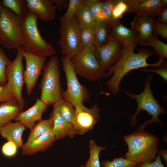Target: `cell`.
<instances>
[{
  "label": "cell",
  "mask_w": 167,
  "mask_h": 167,
  "mask_svg": "<svg viewBox=\"0 0 167 167\" xmlns=\"http://www.w3.org/2000/svg\"><path fill=\"white\" fill-rule=\"evenodd\" d=\"M49 106L37 98L32 106L25 111H21L14 120L21 122L30 130L37 122L42 119L43 113L46 112Z\"/></svg>",
  "instance_id": "cell-15"
},
{
  "label": "cell",
  "mask_w": 167,
  "mask_h": 167,
  "mask_svg": "<svg viewBox=\"0 0 167 167\" xmlns=\"http://www.w3.org/2000/svg\"><path fill=\"white\" fill-rule=\"evenodd\" d=\"M137 167H167L162 163L161 156L157 153L155 160L151 162L145 163L137 165Z\"/></svg>",
  "instance_id": "cell-41"
},
{
  "label": "cell",
  "mask_w": 167,
  "mask_h": 167,
  "mask_svg": "<svg viewBox=\"0 0 167 167\" xmlns=\"http://www.w3.org/2000/svg\"><path fill=\"white\" fill-rule=\"evenodd\" d=\"M152 33L156 37L159 36L167 39V24L156 19L153 26Z\"/></svg>",
  "instance_id": "cell-37"
},
{
  "label": "cell",
  "mask_w": 167,
  "mask_h": 167,
  "mask_svg": "<svg viewBox=\"0 0 167 167\" xmlns=\"http://www.w3.org/2000/svg\"><path fill=\"white\" fill-rule=\"evenodd\" d=\"M149 46L153 48L154 53L159 59L165 60L167 58V44L161 41L153 34L149 41Z\"/></svg>",
  "instance_id": "cell-29"
},
{
  "label": "cell",
  "mask_w": 167,
  "mask_h": 167,
  "mask_svg": "<svg viewBox=\"0 0 167 167\" xmlns=\"http://www.w3.org/2000/svg\"><path fill=\"white\" fill-rule=\"evenodd\" d=\"M60 37L58 42L62 54L71 60L83 48L80 37V28L75 16L70 20L60 18Z\"/></svg>",
  "instance_id": "cell-7"
},
{
  "label": "cell",
  "mask_w": 167,
  "mask_h": 167,
  "mask_svg": "<svg viewBox=\"0 0 167 167\" xmlns=\"http://www.w3.org/2000/svg\"><path fill=\"white\" fill-rule=\"evenodd\" d=\"M2 3L4 7L23 19L29 11L25 0H3Z\"/></svg>",
  "instance_id": "cell-28"
},
{
  "label": "cell",
  "mask_w": 167,
  "mask_h": 167,
  "mask_svg": "<svg viewBox=\"0 0 167 167\" xmlns=\"http://www.w3.org/2000/svg\"><path fill=\"white\" fill-rule=\"evenodd\" d=\"M53 4H55L57 10L62 11L67 8L69 1L67 0H51Z\"/></svg>",
  "instance_id": "cell-43"
},
{
  "label": "cell",
  "mask_w": 167,
  "mask_h": 167,
  "mask_svg": "<svg viewBox=\"0 0 167 167\" xmlns=\"http://www.w3.org/2000/svg\"><path fill=\"white\" fill-rule=\"evenodd\" d=\"M96 0H83V5L90 7Z\"/></svg>",
  "instance_id": "cell-45"
},
{
  "label": "cell",
  "mask_w": 167,
  "mask_h": 167,
  "mask_svg": "<svg viewBox=\"0 0 167 167\" xmlns=\"http://www.w3.org/2000/svg\"><path fill=\"white\" fill-rule=\"evenodd\" d=\"M13 97H14V93L8 83L4 86H0V104Z\"/></svg>",
  "instance_id": "cell-39"
},
{
  "label": "cell",
  "mask_w": 167,
  "mask_h": 167,
  "mask_svg": "<svg viewBox=\"0 0 167 167\" xmlns=\"http://www.w3.org/2000/svg\"><path fill=\"white\" fill-rule=\"evenodd\" d=\"M135 47H127L123 45L122 56L114 65L112 66L106 74L105 79L111 76L105 83L111 93L115 96L118 94L121 88L120 82L128 72L135 69L148 67H156L159 66L165 60L159 59L155 63L149 64L147 59L153 54V51L149 49H140L136 53L134 52Z\"/></svg>",
  "instance_id": "cell-1"
},
{
  "label": "cell",
  "mask_w": 167,
  "mask_h": 167,
  "mask_svg": "<svg viewBox=\"0 0 167 167\" xmlns=\"http://www.w3.org/2000/svg\"><path fill=\"white\" fill-rule=\"evenodd\" d=\"M153 76V74H150L146 77L144 81L143 90L140 94H131L120 89L127 96L134 99L137 103V110L130 118L131 126L134 127L135 126L137 117L142 110L147 111L148 115L152 116L151 119L145 121L137 129H143L146 125L152 122H156L161 126H164L161 121L159 119V116L161 114H167V111L165 108L161 106L152 93L150 84Z\"/></svg>",
  "instance_id": "cell-3"
},
{
  "label": "cell",
  "mask_w": 167,
  "mask_h": 167,
  "mask_svg": "<svg viewBox=\"0 0 167 167\" xmlns=\"http://www.w3.org/2000/svg\"><path fill=\"white\" fill-rule=\"evenodd\" d=\"M128 151L124 157L137 164L151 162L155 159L159 148V138L143 129H137L123 136Z\"/></svg>",
  "instance_id": "cell-2"
},
{
  "label": "cell",
  "mask_w": 167,
  "mask_h": 167,
  "mask_svg": "<svg viewBox=\"0 0 167 167\" xmlns=\"http://www.w3.org/2000/svg\"><path fill=\"white\" fill-rule=\"evenodd\" d=\"M63 69L67 82V89L62 93V99L75 107L85 108L83 103L89 101L90 94L86 87L79 82L73 69L71 60L65 56L61 58Z\"/></svg>",
  "instance_id": "cell-8"
},
{
  "label": "cell",
  "mask_w": 167,
  "mask_h": 167,
  "mask_svg": "<svg viewBox=\"0 0 167 167\" xmlns=\"http://www.w3.org/2000/svg\"><path fill=\"white\" fill-rule=\"evenodd\" d=\"M156 20L167 24V6H164L161 9L157 15Z\"/></svg>",
  "instance_id": "cell-42"
},
{
  "label": "cell",
  "mask_w": 167,
  "mask_h": 167,
  "mask_svg": "<svg viewBox=\"0 0 167 167\" xmlns=\"http://www.w3.org/2000/svg\"><path fill=\"white\" fill-rule=\"evenodd\" d=\"M17 50V54L14 60L6 66V75L7 83L11 88L14 97L22 110L25 105L22 94V88L24 84L23 78L24 70L22 61L25 52L21 46Z\"/></svg>",
  "instance_id": "cell-10"
},
{
  "label": "cell",
  "mask_w": 167,
  "mask_h": 167,
  "mask_svg": "<svg viewBox=\"0 0 167 167\" xmlns=\"http://www.w3.org/2000/svg\"><path fill=\"white\" fill-rule=\"evenodd\" d=\"M53 118L52 130L56 140L63 139L68 136L72 138L79 133L74 124L62 118L53 110L50 114Z\"/></svg>",
  "instance_id": "cell-20"
},
{
  "label": "cell",
  "mask_w": 167,
  "mask_h": 167,
  "mask_svg": "<svg viewBox=\"0 0 167 167\" xmlns=\"http://www.w3.org/2000/svg\"><path fill=\"white\" fill-rule=\"evenodd\" d=\"M102 2L96 0L90 7V10L96 21L104 20L102 15Z\"/></svg>",
  "instance_id": "cell-40"
},
{
  "label": "cell",
  "mask_w": 167,
  "mask_h": 167,
  "mask_svg": "<svg viewBox=\"0 0 167 167\" xmlns=\"http://www.w3.org/2000/svg\"><path fill=\"white\" fill-rule=\"evenodd\" d=\"M11 61L0 47V86H4L7 83L6 68L7 65Z\"/></svg>",
  "instance_id": "cell-32"
},
{
  "label": "cell",
  "mask_w": 167,
  "mask_h": 167,
  "mask_svg": "<svg viewBox=\"0 0 167 167\" xmlns=\"http://www.w3.org/2000/svg\"><path fill=\"white\" fill-rule=\"evenodd\" d=\"M18 148L14 142L7 141L4 143L1 148V152L5 156L11 158L15 156L16 154Z\"/></svg>",
  "instance_id": "cell-36"
},
{
  "label": "cell",
  "mask_w": 167,
  "mask_h": 167,
  "mask_svg": "<svg viewBox=\"0 0 167 167\" xmlns=\"http://www.w3.org/2000/svg\"><path fill=\"white\" fill-rule=\"evenodd\" d=\"M75 17L80 28L85 26L92 28L96 21L90 12V7L84 5L78 9Z\"/></svg>",
  "instance_id": "cell-26"
},
{
  "label": "cell",
  "mask_w": 167,
  "mask_h": 167,
  "mask_svg": "<svg viewBox=\"0 0 167 167\" xmlns=\"http://www.w3.org/2000/svg\"><path fill=\"white\" fill-rule=\"evenodd\" d=\"M25 128V126L19 122L11 121L2 128L0 135L7 141L14 142L18 148H21L24 144L22 135Z\"/></svg>",
  "instance_id": "cell-21"
},
{
  "label": "cell",
  "mask_w": 167,
  "mask_h": 167,
  "mask_svg": "<svg viewBox=\"0 0 167 167\" xmlns=\"http://www.w3.org/2000/svg\"><path fill=\"white\" fill-rule=\"evenodd\" d=\"M161 156L165 162L166 166H167V149H162L161 150H159L158 152Z\"/></svg>",
  "instance_id": "cell-44"
},
{
  "label": "cell",
  "mask_w": 167,
  "mask_h": 167,
  "mask_svg": "<svg viewBox=\"0 0 167 167\" xmlns=\"http://www.w3.org/2000/svg\"><path fill=\"white\" fill-rule=\"evenodd\" d=\"M25 1L29 11L34 13L38 19L50 22L55 19L57 8L51 0H26Z\"/></svg>",
  "instance_id": "cell-18"
},
{
  "label": "cell",
  "mask_w": 167,
  "mask_h": 167,
  "mask_svg": "<svg viewBox=\"0 0 167 167\" xmlns=\"http://www.w3.org/2000/svg\"><path fill=\"white\" fill-rule=\"evenodd\" d=\"M56 139L52 129L21 148L23 155L32 156L39 152H45L54 144Z\"/></svg>",
  "instance_id": "cell-19"
},
{
  "label": "cell",
  "mask_w": 167,
  "mask_h": 167,
  "mask_svg": "<svg viewBox=\"0 0 167 167\" xmlns=\"http://www.w3.org/2000/svg\"><path fill=\"white\" fill-rule=\"evenodd\" d=\"M95 41V48L101 46L110 40V23L105 20L96 21L92 28Z\"/></svg>",
  "instance_id": "cell-23"
},
{
  "label": "cell",
  "mask_w": 167,
  "mask_h": 167,
  "mask_svg": "<svg viewBox=\"0 0 167 167\" xmlns=\"http://www.w3.org/2000/svg\"><path fill=\"white\" fill-rule=\"evenodd\" d=\"M60 63L58 57H50L43 67L39 88L40 99L45 104L50 105L62 98V89L61 82Z\"/></svg>",
  "instance_id": "cell-5"
},
{
  "label": "cell",
  "mask_w": 167,
  "mask_h": 167,
  "mask_svg": "<svg viewBox=\"0 0 167 167\" xmlns=\"http://www.w3.org/2000/svg\"><path fill=\"white\" fill-rule=\"evenodd\" d=\"M89 157L87 160L85 167H101L99 154L100 152L107 148L106 147L98 145L93 139L89 142Z\"/></svg>",
  "instance_id": "cell-27"
},
{
  "label": "cell",
  "mask_w": 167,
  "mask_h": 167,
  "mask_svg": "<svg viewBox=\"0 0 167 167\" xmlns=\"http://www.w3.org/2000/svg\"><path fill=\"white\" fill-rule=\"evenodd\" d=\"M66 12L62 17L66 20H70L75 16L78 9L83 5V0H69Z\"/></svg>",
  "instance_id": "cell-34"
},
{
  "label": "cell",
  "mask_w": 167,
  "mask_h": 167,
  "mask_svg": "<svg viewBox=\"0 0 167 167\" xmlns=\"http://www.w3.org/2000/svg\"><path fill=\"white\" fill-rule=\"evenodd\" d=\"M80 37L83 47L95 48V41L92 28L85 26L80 28Z\"/></svg>",
  "instance_id": "cell-31"
},
{
  "label": "cell",
  "mask_w": 167,
  "mask_h": 167,
  "mask_svg": "<svg viewBox=\"0 0 167 167\" xmlns=\"http://www.w3.org/2000/svg\"><path fill=\"white\" fill-rule=\"evenodd\" d=\"M95 49L83 47L71 60L76 75L92 82L105 79L106 74L96 58Z\"/></svg>",
  "instance_id": "cell-9"
},
{
  "label": "cell",
  "mask_w": 167,
  "mask_h": 167,
  "mask_svg": "<svg viewBox=\"0 0 167 167\" xmlns=\"http://www.w3.org/2000/svg\"><path fill=\"white\" fill-rule=\"evenodd\" d=\"M53 118L50 115L47 119H41L37 122L34 126L30 130L27 140L24 144H27L34 139L45 134L52 128Z\"/></svg>",
  "instance_id": "cell-25"
},
{
  "label": "cell",
  "mask_w": 167,
  "mask_h": 167,
  "mask_svg": "<svg viewBox=\"0 0 167 167\" xmlns=\"http://www.w3.org/2000/svg\"><path fill=\"white\" fill-rule=\"evenodd\" d=\"M24 58L26 68L23 72L24 83L25 84L27 94L32 93L46 61L45 58L31 53L25 52Z\"/></svg>",
  "instance_id": "cell-11"
},
{
  "label": "cell",
  "mask_w": 167,
  "mask_h": 167,
  "mask_svg": "<svg viewBox=\"0 0 167 167\" xmlns=\"http://www.w3.org/2000/svg\"><path fill=\"white\" fill-rule=\"evenodd\" d=\"M118 0H105L102 2V15L104 20L110 22L113 21L112 12Z\"/></svg>",
  "instance_id": "cell-33"
},
{
  "label": "cell",
  "mask_w": 167,
  "mask_h": 167,
  "mask_svg": "<svg viewBox=\"0 0 167 167\" xmlns=\"http://www.w3.org/2000/svg\"><path fill=\"white\" fill-rule=\"evenodd\" d=\"M52 105L53 110L65 120L73 124L75 111L72 104L62 98Z\"/></svg>",
  "instance_id": "cell-24"
},
{
  "label": "cell",
  "mask_w": 167,
  "mask_h": 167,
  "mask_svg": "<svg viewBox=\"0 0 167 167\" xmlns=\"http://www.w3.org/2000/svg\"><path fill=\"white\" fill-rule=\"evenodd\" d=\"M141 71L145 72L154 73L159 75L165 82H167V62L164 61L155 69H140Z\"/></svg>",
  "instance_id": "cell-38"
},
{
  "label": "cell",
  "mask_w": 167,
  "mask_h": 167,
  "mask_svg": "<svg viewBox=\"0 0 167 167\" xmlns=\"http://www.w3.org/2000/svg\"><path fill=\"white\" fill-rule=\"evenodd\" d=\"M100 164L101 167H137V165L134 161L122 157L114 158L112 161L103 160Z\"/></svg>",
  "instance_id": "cell-30"
},
{
  "label": "cell",
  "mask_w": 167,
  "mask_h": 167,
  "mask_svg": "<svg viewBox=\"0 0 167 167\" xmlns=\"http://www.w3.org/2000/svg\"><path fill=\"white\" fill-rule=\"evenodd\" d=\"M23 19L0 2V43L3 46L17 50L21 46Z\"/></svg>",
  "instance_id": "cell-6"
},
{
  "label": "cell",
  "mask_w": 167,
  "mask_h": 167,
  "mask_svg": "<svg viewBox=\"0 0 167 167\" xmlns=\"http://www.w3.org/2000/svg\"><path fill=\"white\" fill-rule=\"evenodd\" d=\"M123 44L119 42L110 40L100 47L95 48V56L101 67L108 71L120 59L122 54Z\"/></svg>",
  "instance_id": "cell-12"
},
{
  "label": "cell",
  "mask_w": 167,
  "mask_h": 167,
  "mask_svg": "<svg viewBox=\"0 0 167 167\" xmlns=\"http://www.w3.org/2000/svg\"><path fill=\"white\" fill-rule=\"evenodd\" d=\"M156 19L147 17L135 15L131 23V29L138 34L137 41L141 45L148 46Z\"/></svg>",
  "instance_id": "cell-17"
},
{
  "label": "cell",
  "mask_w": 167,
  "mask_h": 167,
  "mask_svg": "<svg viewBox=\"0 0 167 167\" xmlns=\"http://www.w3.org/2000/svg\"><path fill=\"white\" fill-rule=\"evenodd\" d=\"M22 110L15 97L0 104V131L5 125L14 120Z\"/></svg>",
  "instance_id": "cell-22"
},
{
  "label": "cell",
  "mask_w": 167,
  "mask_h": 167,
  "mask_svg": "<svg viewBox=\"0 0 167 167\" xmlns=\"http://www.w3.org/2000/svg\"><path fill=\"white\" fill-rule=\"evenodd\" d=\"M128 6L126 12L152 18L156 16L164 6L162 0H124Z\"/></svg>",
  "instance_id": "cell-14"
},
{
  "label": "cell",
  "mask_w": 167,
  "mask_h": 167,
  "mask_svg": "<svg viewBox=\"0 0 167 167\" xmlns=\"http://www.w3.org/2000/svg\"><path fill=\"white\" fill-rule=\"evenodd\" d=\"M127 5L124 0H118L112 12V15L113 21H120L124 14L127 12Z\"/></svg>",
  "instance_id": "cell-35"
},
{
  "label": "cell",
  "mask_w": 167,
  "mask_h": 167,
  "mask_svg": "<svg viewBox=\"0 0 167 167\" xmlns=\"http://www.w3.org/2000/svg\"></svg>",
  "instance_id": "cell-48"
},
{
  "label": "cell",
  "mask_w": 167,
  "mask_h": 167,
  "mask_svg": "<svg viewBox=\"0 0 167 167\" xmlns=\"http://www.w3.org/2000/svg\"><path fill=\"white\" fill-rule=\"evenodd\" d=\"M101 109L97 102L90 108L75 107V118L73 124L80 135L92 130L100 118Z\"/></svg>",
  "instance_id": "cell-13"
},
{
  "label": "cell",
  "mask_w": 167,
  "mask_h": 167,
  "mask_svg": "<svg viewBox=\"0 0 167 167\" xmlns=\"http://www.w3.org/2000/svg\"><path fill=\"white\" fill-rule=\"evenodd\" d=\"M163 5L164 6H167V0H162Z\"/></svg>",
  "instance_id": "cell-46"
},
{
  "label": "cell",
  "mask_w": 167,
  "mask_h": 167,
  "mask_svg": "<svg viewBox=\"0 0 167 167\" xmlns=\"http://www.w3.org/2000/svg\"><path fill=\"white\" fill-rule=\"evenodd\" d=\"M80 167H85V165H82L80 166Z\"/></svg>",
  "instance_id": "cell-47"
},
{
  "label": "cell",
  "mask_w": 167,
  "mask_h": 167,
  "mask_svg": "<svg viewBox=\"0 0 167 167\" xmlns=\"http://www.w3.org/2000/svg\"><path fill=\"white\" fill-rule=\"evenodd\" d=\"M109 23L111 28L110 40L121 42L127 47H135L137 46L138 43L137 32L125 27L119 20H114Z\"/></svg>",
  "instance_id": "cell-16"
},
{
  "label": "cell",
  "mask_w": 167,
  "mask_h": 167,
  "mask_svg": "<svg viewBox=\"0 0 167 167\" xmlns=\"http://www.w3.org/2000/svg\"><path fill=\"white\" fill-rule=\"evenodd\" d=\"M38 19L37 16L30 11L23 19L21 46L25 52L41 57L55 56L56 52L54 48L51 43L47 42L40 33L37 25Z\"/></svg>",
  "instance_id": "cell-4"
}]
</instances>
